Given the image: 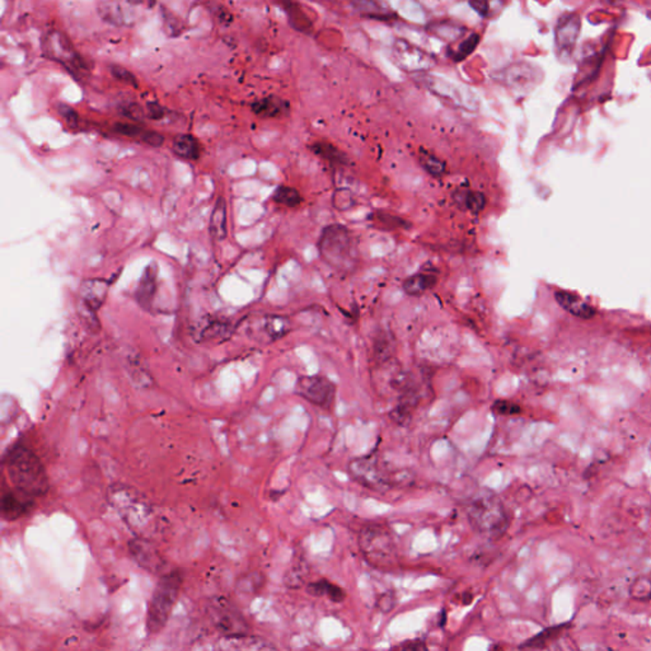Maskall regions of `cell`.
Instances as JSON below:
<instances>
[{"mask_svg": "<svg viewBox=\"0 0 651 651\" xmlns=\"http://www.w3.org/2000/svg\"><path fill=\"white\" fill-rule=\"evenodd\" d=\"M420 162H421V166L424 167L426 172H429L430 175H434V177H440L445 172V163L438 157H435L434 154H431V153L421 151Z\"/></svg>", "mask_w": 651, "mask_h": 651, "instance_id": "cell-29", "label": "cell"}, {"mask_svg": "<svg viewBox=\"0 0 651 651\" xmlns=\"http://www.w3.org/2000/svg\"><path fill=\"white\" fill-rule=\"evenodd\" d=\"M490 651H502V649L499 648V645H493V646L490 648Z\"/></svg>", "mask_w": 651, "mask_h": 651, "instance_id": "cell-42", "label": "cell"}, {"mask_svg": "<svg viewBox=\"0 0 651 651\" xmlns=\"http://www.w3.org/2000/svg\"><path fill=\"white\" fill-rule=\"evenodd\" d=\"M308 593L314 597H327L330 601L334 603H341L346 597V593L343 588L334 585V583H330L328 580L322 579L314 583H310L307 588Z\"/></svg>", "mask_w": 651, "mask_h": 651, "instance_id": "cell-21", "label": "cell"}, {"mask_svg": "<svg viewBox=\"0 0 651 651\" xmlns=\"http://www.w3.org/2000/svg\"><path fill=\"white\" fill-rule=\"evenodd\" d=\"M107 289H109V283H106L105 280L93 279V280L84 281L81 288V297H82L84 307L89 312H97V309L102 306L103 299L106 298Z\"/></svg>", "mask_w": 651, "mask_h": 651, "instance_id": "cell-13", "label": "cell"}, {"mask_svg": "<svg viewBox=\"0 0 651 651\" xmlns=\"http://www.w3.org/2000/svg\"><path fill=\"white\" fill-rule=\"evenodd\" d=\"M360 548L374 568L389 570L397 562V548L392 535L381 526H370L360 535Z\"/></svg>", "mask_w": 651, "mask_h": 651, "instance_id": "cell-5", "label": "cell"}, {"mask_svg": "<svg viewBox=\"0 0 651 651\" xmlns=\"http://www.w3.org/2000/svg\"><path fill=\"white\" fill-rule=\"evenodd\" d=\"M135 6H138V3L103 1L98 6V14L109 25H131L138 17Z\"/></svg>", "mask_w": 651, "mask_h": 651, "instance_id": "cell-9", "label": "cell"}, {"mask_svg": "<svg viewBox=\"0 0 651 651\" xmlns=\"http://www.w3.org/2000/svg\"><path fill=\"white\" fill-rule=\"evenodd\" d=\"M312 151L316 156L325 159V160L330 162L331 164H334V166H345L349 162V159L343 154V151H339L336 147H334L332 144H328V142H316L314 145H312Z\"/></svg>", "mask_w": 651, "mask_h": 651, "instance_id": "cell-24", "label": "cell"}, {"mask_svg": "<svg viewBox=\"0 0 651 651\" xmlns=\"http://www.w3.org/2000/svg\"><path fill=\"white\" fill-rule=\"evenodd\" d=\"M130 547H131L133 556L142 568H148L151 571H157L162 566V561L159 559L158 555L153 551V548L147 543L134 541L131 542Z\"/></svg>", "mask_w": 651, "mask_h": 651, "instance_id": "cell-17", "label": "cell"}, {"mask_svg": "<svg viewBox=\"0 0 651 651\" xmlns=\"http://www.w3.org/2000/svg\"><path fill=\"white\" fill-rule=\"evenodd\" d=\"M469 6L475 9L480 16H482V17H487V16H489L490 6H489L487 1H471Z\"/></svg>", "mask_w": 651, "mask_h": 651, "instance_id": "cell-40", "label": "cell"}, {"mask_svg": "<svg viewBox=\"0 0 651 651\" xmlns=\"http://www.w3.org/2000/svg\"><path fill=\"white\" fill-rule=\"evenodd\" d=\"M396 603H397V599H396L394 594L389 592V593L383 594V595L379 598L378 606H379V608L383 610V612H389V610H392L393 608H394Z\"/></svg>", "mask_w": 651, "mask_h": 651, "instance_id": "cell-37", "label": "cell"}, {"mask_svg": "<svg viewBox=\"0 0 651 651\" xmlns=\"http://www.w3.org/2000/svg\"><path fill=\"white\" fill-rule=\"evenodd\" d=\"M34 504V498L12 489L3 493L1 496V514L7 520H16L27 514Z\"/></svg>", "mask_w": 651, "mask_h": 651, "instance_id": "cell-11", "label": "cell"}, {"mask_svg": "<svg viewBox=\"0 0 651 651\" xmlns=\"http://www.w3.org/2000/svg\"><path fill=\"white\" fill-rule=\"evenodd\" d=\"M307 576H308L307 565H303V564L292 565L285 575V584L289 588H292V589L301 588V585L306 583Z\"/></svg>", "mask_w": 651, "mask_h": 651, "instance_id": "cell-28", "label": "cell"}, {"mask_svg": "<svg viewBox=\"0 0 651 651\" xmlns=\"http://www.w3.org/2000/svg\"><path fill=\"white\" fill-rule=\"evenodd\" d=\"M4 468L13 489L31 498L49 490V480L41 460L25 444L17 442L4 456Z\"/></svg>", "mask_w": 651, "mask_h": 651, "instance_id": "cell-1", "label": "cell"}, {"mask_svg": "<svg viewBox=\"0 0 651 651\" xmlns=\"http://www.w3.org/2000/svg\"><path fill=\"white\" fill-rule=\"evenodd\" d=\"M142 139V142L149 144L151 147H160L164 142V138L157 131H145Z\"/></svg>", "mask_w": 651, "mask_h": 651, "instance_id": "cell-38", "label": "cell"}, {"mask_svg": "<svg viewBox=\"0 0 651 651\" xmlns=\"http://www.w3.org/2000/svg\"><path fill=\"white\" fill-rule=\"evenodd\" d=\"M438 281V277L434 274H427V273H418L415 275L409 276L405 283H403V290L406 294L412 295V297H418L421 294L427 292L435 286Z\"/></svg>", "mask_w": 651, "mask_h": 651, "instance_id": "cell-18", "label": "cell"}, {"mask_svg": "<svg viewBox=\"0 0 651 651\" xmlns=\"http://www.w3.org/2000/svg\"><path fill=\"white\" fill-rule=\"evenodd\" d=\"M376 223L382 224L384 229H396V228H402L405 224H407L401 217H396L392 214H385V213H378L374 215Z\"/></svg>", "mask_w": 651, "mask_h": 651, "instance_id": "cell-31", "label": "cell"}, {"mask_svg": "<svg viewBox=\"0 0 651 651\" xmlns=\"http://www.w3.org/2000/svg\"><path fill=\"white\" fill-rule=\"evenodd\" d=\"M285 12L289 17V22L290 25L298 30L299 32H306V34H309L312 32V22L310 19L307 17V14L303 12V9L298 6V4H294V3H284Z\"/></svg>", "mask_w": 651, "mask_h": 651, "instance_id": "cell-25", "label": "cell"}, {"mask_svg": "<svg viewBox=\"0 0 651 651\" xmlns=\"http://www.w3.org/2000/svg\"><path fill=\"white\" fill-rule=\"evenodd\" d=\"M156 283H157V266L156 264H151V266L145 268L140 284L138 286V292H136L138 301L144 306L151 301V297L156 292Z\"/></svg>", "mask_w": 651, "mask_h": 651, "instance_id": "cell-22", "label": "cell"}, {"mask_svg": "<svg viewBox=\"0 0 651 651\" xmlns=\"http://www.w3.org/2000/svg\"><path fill=\"white\" fill-rule=\"evenodd\" d=\"M318 250L319 256L339 271H350L356 264L358 253L352 242V235L348 228L340 224H332L323 229L318 242Z\"/></svg>", "mask_w": 651, "mask_h": 651, "instance_id": "cell-3", "label": "cell"}, {"mask_svg": "<svg viewBox=\"0 0 651 651\" xmlns=\"http://www.w3.org/2000/svg\"><path fill=\"white\" fill-rule=\"evenodd\" d=\"M148 111H149V116L153 118V120H160L162 117L164 116V109L163 107L156 103V102H151L148 105Z\"/></svg>", "mask_w": 651, "mask_h": 651, "instance_id": "cell-41", "label": "cell"}, {"mask_svg": "<svg viewBox=\"0 0 651 651\" xmlns=\"http://www.w3.org/2000/svg\"><path fill=\"white\" fill-rule=\"evenodd\" d=\"M274 200L277 204H281L288 208H297L301 205L303 199H301V193L295 189L288 187V186H280L279 189H276Z\"/></svg>", "mask_w": 651, "mask_h": 651, "instance_id": "cell-27", "label": "cell"}, {"mask_svg": "<svg viewBox=\"0 0 651 651\" xmlns=\"http://www.w3.org/2000/svg\"><path fill=\"white\" fill-rule=\"evenodd\" d=\"M351 472L361 484H365L373 490H383L384 484H388L382 468H379L376 460L372 458L369 460L363 458V460L352 462Z\"/></svg>", "mask_w": 651, "mask_h": 651, "instance_id": "cell-10", "label": "cell"}, {"mask_svg": "<svg viewBox=\"0 0 651 651\" xmlns=\"http://www.w3.org/2000/svg\"><path fill=\"white\" fill-rule=\"evenodd\" d=\"M172 149L175 156L189 160H195L200 157V142L192 135L184 134L177 136Z\"/></svg>", "mask_w": 651, "mask_h": 651, "instance_id": "cell-19", "label": "cell"}, {"mask_svg": "<svg viewBox=\"0 0 651 651\" xmlns=\"http://www.w3.org/2000/svg\"><path fill=\"white\" fill-rule=\"evenodd\" d=\"M297 393L318 407L330 409L334 402V385L325 376H301L297 383Z\"/></svg>", "mask_w": 651, "mask_h": 651, "instance_id": "cell-6", "label": "cell"}, {"mask_svg": "<svg viewBox=\"0 0 651 651\" xmlns=\"http://www.w3.org/2000/svg\"><path fill=\"white\" fill-rule=\"evenodd\" d=\"M570 623H561L556 626L547 627L541 632L535 634L533 637L528 639L526 641L520 645V650L523 651H538L546 649L548 645H551L555 640H557L561 634L565 631H568Z\"/></svg>", "mask_w": 651, "mask_h": 651, "instance_id": "cell-14", "label": "cell"}, {"mask_svg": "<svg viewBox=\"0 0 651 651\" xmlns=\"http://www.w3.org/2000/svg\"><path fill=\"white\" fill-rule=\"evenodd\" d=\"M182 585V576L178 571H172L163 576L151 595L147 616V628L149 634H157L166 626L171 612Z\"/></svg>", "mask_w": 651, "mask_h": 651, "instance_id": "cell-4", "label": "cell"}, {"mask_svg": "<svg viewBox=\"0 0 651 651\" xmlns=\"http://www.w3.org/2000/svg\"><path fill=\"white\" fill-rule=\"evenodd\" d=\"M468 520L473 529L490 538H499L509 526L508 514L493 493H477L466 505Z\"/></svg>", "mask_w": 651, "mask_h": 651, "instance_id": "cell-2", "label": "cell"}, {"mask_svg": "<svg viewBox=\"0 0 651 651\" xmlns=\"http://www.w3.org/2000/svg\"><path fill=\"white\" fill-rule=\"evenodd\" d=\"M43 50L49 55V58H55L58 63H63L70 70L72 69L76 72L85 70L83 58L76 54L72 43L64 34L60 32L49 34V36L43 40Z\"/></svg>", "mask_w": 651, "mask_h": 651, "instance_id": "cell-7", "label": "cell"}, {"mask_svg": "<svg viewBox=\"0 0 651 651\" xmlns=\"http://www.w3.org/2000/svg\"><path fill=\"white\" fill-rule=\"evenodd\" d=\"M252 111L257 116L265 117V118L281 117L290 112V105L288 100L279 98L276 96H270V97L255 102L252 105Z\"/></svg>", "mask_w": 651, "mask_h": 651, "instance_id": "cell-15", "label": "cell"}, {"mask_svg": "<svg viewBox=\"0 0 651 651\" xmlns=\"http://www.w3.org/2000/svg\"><path fill=\"white\" fill-rule=\"evenodd\" d=\"M111 74L115 76L116 79H118V81L124 82V83L138 87V81H136L134 74H131L125 67H118V65H112V67H111Z\"/></svg>", "mask_w": 651, "mask_h": 651, "instance_id": "cell-36", "label": "cell"}, {"mask_svg": "<svg viewBox=\"0 0 651 651\" xmlns=\"http://www.w3.org/2000/svg\"><path fill=\"white\" fill-rule=\"evenodd\" d=\"M112 129L117 134L130 136V138L139 136V135L142 136V134L145 133L140 126L136 125V124H127V122H117Z\"/></svg>", "mask_w": 651, "mask_h": 651, "instance_id": "cell-35", "label": "cell"}, {"mask_svg": "<svg viewBox=\"0 0 651 651\" xmlns=\"http://www.w3.org/2000/svg\"><path fill=\"white\" fill-rule=\"evenodd\" d=\"M58 112L60 114V116L63 117V118L67 121V124L70 129H76V127H78V125H79V116H78L76 109H72L70 106L64 105V103H58Z\"/></svg>", "mask_w": 651, "mask_h": 651, "instance_id": "cell-34", "label": "cell"}, {"mask_svg": "<svg viewBox=\"0 0 651 651\" xmlns=\"http://www.w3.org/2000/svg\"><path fill=\"white\" fill-rule=\"evenodd\" d=\"M401 651H429L423 640H414L403 645Z\"/></svg>", "mask_w": 651, "mask_h": 651, "instance_id": "cell-39", "label": "cell"}, {"mask_svg": "<svg viewBox=\"0 0 651 651\" xmlns=\"http://www.w3.org/2000/svg\"><path fill=\"white\" fill-rule=\"evenodd\" d=\"M630 597L637 601H651V575L636 577L630 585Z\"/></svg>", "mask_w": 651, "mask_h": 651, "instance_id": "cell-26", "label": "cell"}, {"mask_svg": "<svg viewBox=\"0 0 651 651\" xmlns=\"http://www.w3.org/2000/svg\"><path fill=\"white\" fill-rule=\"evenodd\" d=\"M493 411L498 415H504V416H511V415H517L520 414V407L514 402L505 401V400H498L493 402Z\"/></svg>", "mask_w": 651, "mask_h": 651, "instance_id": "cell-33", "label": "cell"}, {"mask_svg": "<svg viewBox=\"0 0 651 651\" xmlns=\"http://www.w3.org/2000/svg\"><path fill=\"white\" fill-rule=\"evenodd\" d=\"M210 233L214 239L222 241L226 237V204L223 198H219L210 217Z\"/></svg>", "mask_w": 651, "mask_h": 651, "instance_id": "cell-20", "label": "cell"}, {"mask_svg": "<svg viewBox=\"0 0 651 651\" xmlns=\"http://www.w3.org/2000/svg\"><path fill=\"white\" fill-rule=\"evenodd\" d=\"M478 43H480V34H472L471 36H468L467 39L460 43L458 50L453 55V58L457 63L467 58L473 51L476 50Z\"/></svg>", "mask_w": 651, "mask_h": 651, "instance_id": "cell-30", "label": "cell"}, {"mask_svg": "<svg viewBox=\"0 0 651 651\" xmlns=\"http://www.w3.org/2000/svg\"><path fill=\"white\" fill-rule=\"evenodd\" d=\"M162 14H163L164 30H166L167 34H171V36H178L182 32V23L178 18L167 12V9H162Z\"/></svg>", "mask_w": 651, "mask_h": 651, "instance_id": "cell-32", "label": "cell"}, {"mask_svg": "<svg viewBox=\"0 0 651 651\" xmlns=\"http://www.w3.org/2000/svg\"><path fill=\"white\" fill-rule=\"evenodd\" d=\"M556 301L564 309H566L571 314L576 317L590 318L595 314V309L585 303L581 298H579L575 294L559 290L555 294Z\"/></svg>", "mask_w": 651, "mask_h": 651, "instance_id": "cell-16", "label": "cell"}, {"mask_svg": "<svg viewBox=\"0 0 651 651\" xmlns=\"http://www.w3.org/2000/svg\"><path fill=\"white\" fill-rule=\"evenodd\" d=\"M454 200L457 204H460L463 209L468 210L473 214L481 213L486 205V196L480 191L463 190V191L457 192L454 195Z\"/></svg>", "mask_w": 651, "mask_h": 651, "instance_id": "cell-23", "label": "cell"}, {"mask_svg": "<svg viewBox=\"0 0 651 651\" xmlns=\"http://www.w3.org/2000/svg\"><path fill=\"white\" fill-rule=\"evenodd\" d=\"M213 618L214 623L220 632H223L224 636L229 634H244L246 631V622L238 613L229 608H215L213 612Z\"/></svg>", "mask_w": 651, "mask_h": 651, "instance_id": "cell-12", "label": "cell"}, {"mask_svg": "<svg viewBox=\"0 0 651 651\" xmlns=\"http://www.w3.org/2000/svg\"><path fill=\"white\" fill-rule=\"evenodd\" d=\"M214 651H277L273 643L252 634L223 636L217 640Z\"/></svg>", "mask_w": 651, "mask_h": 651, "instance_id": "cell-8", "label": "cell"}]
</instances>
